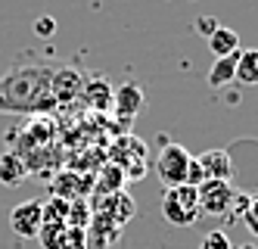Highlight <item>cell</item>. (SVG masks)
I'll list each match as a JSON object with an SVG mask.
<instances>
[{
    "label": "cell",
    "instance_id": "cell-1",
    "mask_svg": "<svg viewBox=\"0 0 258 249\" xmlns=\"http://www.w3.org/2000/svg\"><path fill=\"white\" fill-rule=\"evenodd\" d=\"M53 66L16 63L0 75V116H44L56 106L50 90Z\"/></svg>",
    "mask_w": 258,
    "mask_h": 249
},
{
    "label": "cell",
    "instance_id": "cell-2",
    "mask_svg": "<svg viewBox=\"0 0 258 249\" xmlns=\"http://www.w3.org/2000/svg\"><path fill=\"white\" fill-rule=\"evenodd\" d=\"M162 215H165V221L174 224V227H193L199 221V215H202L196 187L180 184V187L165 190V193H162Z\"/></svg>",
    "mask_w": 258,
    "mask_h": 249
},
{
    "label": "cell",
    "instance_id": "cell-3",
    "mask_svg": "<svg viewBox=\"0 0 258 249\" xmlns=\"http://www.w3.org/2000/svg\"><path fill=\"white\" fill-rule=\"evenodd\" d=\"M187 165H190V153L183 150L180 143H165L156 156V171L159 181L165 184V190L187 184Z\"/></svg>",
    "mask_w": 258,
    "mask_h": 249
},
{
    "label": "cell",
    "instance_id": "cell-4",
    "mask_svg": "<svg viewBox=\"0 0 258 249\" xmlns=\"http://www.w3.org/2000/svg\"><path fill=\"white\" fill-rule=\"evenodd\" d=\"M196 193H199V209L206 215H215V218H224L230 215V206H233V196H236V187L233 181H202L196 187Z\"/></svg>",
    "mask_w": 258,
    "mask_h": 249
},
{
    "label": "cell",
    "instance_id": "cell-5",
    "mask_svg": "<svg viewBox=\"0 0 258 249\" xmlns=\"http://www.w3.org/2000/svg\"><path fill=\"white\" fill-rule=\"evenodd\" d=\"M10 227L16 237H25V240H34L44 227V203L41 200H25L19 206L10 209Z\"/></svg>",
    "mask_w": 258,
    "mask_h": 249
},
{
    "label": "cell",
    "instance_id": "cell-6",
    "mask_svg": "<svg viewBox=\"0 0 258 249\" xmlns=\"http://www.w3.org/2000/svg\"><path fill=\"white\" fill-rule=\"evenodd\" d=\"M84 75L72 66H59L53 69V78H50V90H53V100L56 103H69V100H78L84 93Z\"/></svg>",
    "mask_w": 258,
    "mask_h": 249
},
{
    "label": "cell",
    "instance_id": "cell-7",
    "mask_svg": "<svg viewBox=\"0 0 258 249\" xmlns=\"http://www.w3.org/2000/svg\"><path fill=\"white\" fill-rule=\"evenodd\" d=\"M143 106H146V100H143V87L134 84V81H124V84L112 93V109L118 112V119H124V122H131L134 116H140Z\"/></svg>",
    "mask_w": 258,
    "mask_h": 249
},
{
    "label": "cell",
    "instance_id": "cell-8",
    "mask_svg": "<svg viewBox=\"0 0 258 249\" xmlns=\"http://www.w3.org/2000/svg\"><path fill=\"white\" fill-rule=\"evenodd\" d=\"M199 165H202V175L215 178V181H230L233 178V159H230V153L227 150H206L202 156H196Z\"/></svg>",
    "mask_w": 258,
    "mask_h": 249
},
{
    "label": "cell",
    "instance_id": "cell-9",
    "mask_svg": "<svg viewBox=\"0 0 258 249\" xmlns=\"http://www.w3.org/2000/svg\"><path fill=\"white\" fill-rule=\"evenodd\" d=\"M25 178H28L25 159L16 150H7L4 156H0V184H4V187H19Z\"/></svg>",
    "mask_w": 258,
    "mask_h": 249
},
{
    "label": "cell",
    "instance_id": "cell-10",
    "mask_svg": "<svg viewBox=\"0 0 258 249\" xmlns=\"http://www.w3.org/2000/svg\"><path fill=\"white\" fill-rule=\"evenodd\" d=\"M209 50L215 53V60H221V56H236L239 53V34L233 28H224V25H218L209 37Z\"/></svg>",
    "mask_w": 258,
    "mask_h": 249
},
{
    "label": "cell",
    "instance_id": "cell-11",
    "mask_svg": "<svg viewBox=\"0 0 258 249\" xmlns=\"http://www.w3.org/2000/svg\"><path fill=\"white\" fill-rule=\"evenodd\" d=\"M236 81L246 87H258V50L236 53Z\"/></svg>",
    "mask_w": 258,
    "mask_h": 249
},
{
    "label": "cell",
    "instance_id": "cell-12",
    "mask_svg": "<svg viewBox=\"0 0 258 249\" xmlns=\"http://www.w3.org/2000/svg\"><path fill=\"white\" fill-rule=\"evenodd\" d=\"M81 97L90 100V106H94V109H109V106H112V87H109L106 78H87Z\"/></svg>",
    "mask_w": 258,
    "mask_h": 249
},
{
    "label": "cell",
    "instance_id": "cell-13",
    "mask_svg": "<svg viewBox=\"0 0 258 249\" xmlns=\"http://www.w3.org/2000/svg\"><path fill=\"white\" fill-rule=\"evenodd\" d=\"M236 81V56H221L215 60V66L209 69V84L212 87H224Z\"/></svg>",
    "mask_w": 258,
    "mask_h": 249
},
{
    "label": "cell",
    "instance_id": "cell-14",
    "mask_svg": "<svg viewBox=\"0 0 258 249\" xmlns=\"http://www.w3.org/2000/svg\"><path fill=\"white\" fill-rule=\"evenodd\" d=\"M124 171L118 168V165H109L106 171H103V175L97 178V193H103V190L109 187V190H112V193H121V187H124Z\"/></svg>",
    "mask_w": 258,
    "mask_h": 249
},
{
    "label": "cell",
    "instance_id": "cell-15",
    "mask_svg": "<svg viewBox=\"0 0 258 249\" xmlns=\"http://www.w3.org/2000/svg\"><path fill=\"white\" fill-rule=\"evenodd\" d=\"M66 227H69V224H56V221H44V227H41V234H38L41 246H44V249H59V243H62V234H66Z\"/></svg>",
    "mask_w": 258,
    "mask_h": 249
},
{
    "label": "cell",
    "instance_id": "cell-16",
    "mask_svg": "<svg viewBox=\"0 0 258 249\" xmlns=\"http://www.w3.org/2000/svg\"><path fill=\"white\" fill-rule=\"evenodd\" d=\"M59 249H87V231L84 227H66Z\"/></svg>",
    "mask_w": 258,
    "mask_h": 249
},
{
    "label": "cell",
    "instance_id": "cell-17",
    "mask_svg": "<svg viewBox=\"0 0 258 249\" xmlns=\"http://www.w3.org/2000/svg\"><path fill=\"white\" fill-rule=\"evenodd\" d=\"M202 249H233V243L224 231H209L202 237Z\"/></svg>",
    "mask_w": 258,
    "mask_h": 249
},
{
    "label": "cell",
    "instance_id": "cell-18",
    "mask_svg": "<svg viewBox=\"0 0 258 249\" xmlns=\"http://www.w3.org/2000/svg\"><path fill=\"white\" fill-rule=\"evenodd\" d=\"M243 224L249 227V231L258 237V196L249 200V209H246V215H243Z\"/></svg>",
    "mask_w": 258,
    "mask_h": 249
},
{
    "label": "cell",
    "instance_id": "cell-19",
    "mask_svg": "<svg viewBox=\"0 0 258 249\" xmlns=\"http://www.w3.org/2000/svg\"><path fill=\"white\" fill-rule=\"evenodd\" d=\"M202 181H206V175H202V165L196 156H190V165H187V184L190 187H199Z\"/></svg>",
    "mask_w": 258,
    "mask_h": 249
},
{
    "label": "cell",
    "instance_id": "cell-20",
    "mask_svg": "<svg viewBox=\"0 0 258 249\" xmlns=\"http://www.w3.org/2000/svg\"><path fill=\"white\" fill-rule=\"evenodd\" d=\"M34 31H38L41 37H50L53 31H56V22H53V19H50V16H41V19H38V22H34Z\"/></svg>",
    "mask_w": 258,
    "mask_h": 249
},
{
    "label": "cell",
    "instance_id": "cell-21",
    "mask_svg": "<svg viewBox=\"0 0 258 249\" xmlns=\"http://www.w3.org/2000/svg\"><path fill=\"white\" fill-rule=\"evenodd\" d=\"M215 28H218V22H215V19H199V31L206 34V37H209Z\"/></svg>",
    "mask_w": 258,
    "mask_h": 249
},
{
    "label": "cell",
    "instance_id": "cell-22",
    "mask_svg": "<svg viewBox=\"0 0 258 249\" xmlns=\"http://www.w3.org/2000/svg\"><path fill=\"white\" fill-rule=\"evenodd\" d=\"M199 249H202V246H199Z\"/></svg>",
    "mask_w": 258,
    "mask_h": 249
}]
</instances>
